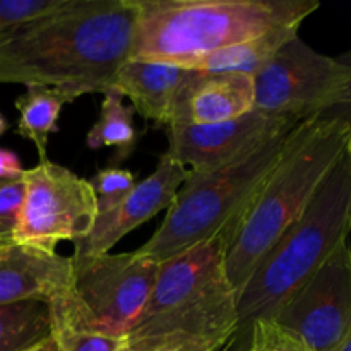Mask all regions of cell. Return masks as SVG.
Listing matches in <instances>:
<instances>
[{"label":"cell","instance_id":"obj_1","mask_svg":"<svg viewBox=\"0 0 351 351\" xmlns=\"http://www.w3.org/2000/svg\"><path fill=\"white\" fill-rule=\"evenodd\" d=\"M136 0H69L0 38V84L48 88L69 103L112 89L132 58Z\"/></svg>","mask_w":351,"mask_h":351},{"label":"cell","instance_id":"obj_2","mask_svg":"<svg viewBox=\"0 0 351 351\" xmlns=\"http://www.w3.org/2000/svg\"><path fill=\"white\" fill-rule=\"evenodd\" d=\"M232 233L223 232L160 263L130 346L191 345L226 350L239 336V297L226 273Z\"/></svg>","mask_w":351,"mask_h":351},{"label":"cell","instance_id":"obj_3","mask_svg":"<svg viewBox=\"0 0 351 351\" xmlns=\"http://www.w3.org/2000/svg\"><path fill=\"white\" fill-rule=\"evenodd\" d=\"M348 147L351 129L338 120L314 117L288 134L283 154L243 213L226 252V273L237 297Z\"/></svg>","mask_w":351,"mask_h":351},{"label":"cell","instance_id":"obj_4","mask_svg":"<svg viewBox=\"0 0 351 351\" xmlns=\"http://www.w3.org/2000/svg\"><path fill=\"white\" fill-rule=\"evenodd\" d=\"M132 58L192 67L281 26H302L317 0H136Z\"/></svg>","mask_w":351,"mask_h":351},{"label":"cell","instance_id":"obj_5","mask_svg":"<svg viewBox=\"0 0 351 351\" xmlns=\"http://www.w3.org/2000/svg\"><path fill=\"white\" fill-rule=\"evenodd\" d=\"M351 147L326 177L300 218L276 240L239 295V335L273 322L302 285L348 239Z\"/></svg>","mask_w":351,"mask_h":351},{"label":"cell","instance_id":"obj_6","mask_svg":"<svg viewBox=\"0 0 351 351\" xmlns=\"http://www.w3.org/2000/svg\"><path fill=\"white\" fill-rule=\"evenodd\" d=\"M288 134L223 167L191 170L161 225L136 252L163 263L223 232L233 237L243 213L283 154Z\"/></svg>","mask_w":351,"mask_h":351},{"label":"cell","instance_id":"obj_7","mask_svg":"<svg viewBox=\"0 0 351 351\" xmlns=\"http://www.w3.org/2000/svg\"><path fill=\"white\" fill-rule=\"evenodd\" d=\"M158 269L160 263L136 250L72 257L71 288L48 304L50 314L72 328L125 341L146 308Z\"/></svg>","mask_w":351,"mask_h":351},{"label":"cell","instance_id":"obj_8","mask_svg":"<svg viewBox=\"0 0 351 351\" xmlns=\"http://www.w3.org/2000/svg\"><path fill=\"white\" fill-rule=\"evenodd\" d=\"M24 199L14 242L55 252L60 242H79L98 218L91 182L50 160L24 170Z\"/></svg>","mask_w":351,"mask_h":351},{"label":"cell","instance_id":"obj_9","mask_svg":"<svg viewBox=\"0 0 351 351\" xmlns=\"http://www.w3.org/2000/svg\"><path fill=\"white\" fill-rule=\"evenodd\" d=\"M345 79L336 58L295 36L254 75L256 110L300 123L332 108L341 98Z\"/></svg>","mask_w":351,"mask_h":351},{"label":"cell","instance_id":"obj_10","mask_svg":"<svg viewBox=\"0 0 351 351\" xmlns=\"http://www.w3.org/2000/svg\"><path fill=\"white\" fill-rule=\"evenodd\" d=\"M308 351H336L351 328V247L343 240L273 321Z\"/></svg>","mask_w":351,"mask_h":351},{"label":"cell","instance_id":"obj_11","mask_svg":"<svg viewBox=\"0 0 351 351\" xmlns=\"http://www.w3.org/2000/svg\"><path fill=\"white\" fill-rule=\"evenodd\" d=\"M297 125L295 120L256 108L223 123L171 125L165 129L167 154L192 171L213 170L254 153L276 137L291 132Z\"/></svg>","mask_w":351,"mask_h":351},{"label":"cell","instance_id":"obj_12","mask_svg":"<svg viewBox=\"0 0 351 351\" xmlns=\"http://www.w3.org/2000/svg\"><path fill=\"white\" fill-rule=\"evenodd\" d=\"M191 170L167 153L161 154L153 173L137 182L130 194L113 211L96 218L91 233L74 243L72 257L108 254L123 237L171 206Z\"/></svg>","mask_w":351,"mask_h":351},{"label":"cell","instance_id":"obj_13","mask_svg":"<svg viewBox=\"0 0 351 351\" xmlns=\"http://www.w3.org/2000/svg\"><path fill=\"white\" fill-rule=\"evenodd\" d=\"M199 71L168 62L130 58L117 72L112 91L132 101L134 112L158 127H171Z\"/></svg>","mask_w":351,"mask_h":351},{"label":"cell","instance_id":"obj_14","mask_svg":"<svg viewBox=\"0 0 351 351\" xmlns=\"http://www.w3.org/2000/svg\"><path fill=\"white\" fill-rule=\"evenodd\" d=\"M72 257L21 243H0V307L21 302H50L67 293Z\"/></svg>","mask_w":351,"mask_h":351},{"label":"cell","instance_id":"obj_15","mask_svg":"<svg viewBox=\"0 0 351 351\" xmlns=\"http://www.w3.org/2000/svg\"><path fill=\"white\" fill-rule=\"evenodd\" d=\"M256 108L254 77L245 74H204L189 86L173 125H213L239 119Z\"/></svg>","mask_w":351,"mask_h":351},{"label":"cell","instance_id":"obj_16","mask_svg":"<svg viewBox=\"0 0 351 351\" xmlns=\"http://www.w3.org/2000/svg\"><path fill=\"white\" fill-rule=\"evenodd\" d=\"M300 26H281L256 38L221 48L201 58L191 69L204 74H245L256 75L285 45L298 36Z\"/></svg>","mask_w":351,"mask_h":351},{"label":"cell","instance_id":"obj_17","mask_svg":"<svg viewBox=\"0 0 351 351\" xmlns=\"http://www.w3.org/2000/svg\"><path fill=\"white\" fill-rule=\"evenodd\" d=\"M65 103L69 101L58 91L38 86L26 88L16 99V108L19 112L17 132L34 144L40 161L48 160V137L58 130V117Z\"/></svg>","mask_w":351,"mask_h":351},{"label":"cell","instance_id":"obj_18","mask_svg":"<svg viewBox=\"0 0 351 351\" xmlns=\"http://www.w3.org/2000/svg\"><path fill=\"white\" fill-rule=\"evenodd\" d=\"M137 134L134 125V108L123 103V98L115 91L103 95L99 117L86 134V144L89 149L115 147L117 161H123L136 149Z\"/></svg>","mask_w":351,"mask_h":351},{"label":"cell","instance_id":"obj_19","mask_svg":"<svg viewBox=\"0 0 351 351\" xmlns=\"http://www.w3.org/2000/svg\"><path fill=\"white\" fill-rule=\"evenodd\" d=\"M50 335L48 304L21 302L0 307V351H27Z\"/></svg>","mask_w":351,"mask_h":351},{"label":"cell","instance_id":"obj_20","mask_svg":"<svg viewBox=\"0 0 351 351\" xmlns=\"http://www.w3.org/2000/svg\"><path fill=\"white\" fill-rule=\"evenodd\" d=\"M50 319L51 338L57 343L58 351H120L125 345L123 339L72 328L64 319L53 314H50Z\"/></svg>","mask_w":351,"mask_h":351},{"label":"cell","instance_id":"obj_21","mask_svg":"<svg viewBox=\"0 0 351 351\" xmlns=\"http://www.w3.org/2000/svg\"><path fill=\"white\" fill-rule=\"evenodd\" d=\"M98 216L113 211L136 187V177L123 168H103L91 178Z\"/></svg>","mask_w":351,"mask_h":351},{"label":"cell","instance_id":"obj_22","mask_svg":"<svg viewBox=\"0 0 351 351\" xmlns=\"http://www.w3.org/2000/svg\"><path fill=\"white\" fill-rule=\"evenodd\" d=\"M69 0H0V38L23 24L62 9Z\"/></svg>","mask_w":351,"mask_h":351},{"label":"cell","instance_id":"obj_23","mask_svg":"<svg viewBox=\"0 0 351 351\" xmlns=\"http://www.w3.org/2000/svg\"><path fill=\"white\" fill-rule=\"evenodd\" d=\"M24 199L23 177L0 182V243L14 242Z\"/></svg>","mask_w":351,"mask_h":351},{"label":"cell","instance_id":"obj_24","mask_svg":"<svg viewBox=\"0 0 351 351\" xmlns=\"http://www.w3.org/2000/svg\"><path fill=\"white\" fill-rule=\"evenodd\" d=\"M250 345L254 351H308L297 339L285 335L273 322H259L250 331Z\"/></svg>","mask_w":351,"mask_h":351},{"label":"cell","instance_id":"obj_25","mask_svg":"<svg viewBox=\"0 0 351 351\" xmlns=\"http://www.w3.org/2000/svg\"><path fill=\"white\" fill-rule=\"evenodd\" d=\"M336 60L345 69V89H343V95L339 98V101L332 108H329L328 112L319 115V119L338 120V122L345 123V125H348L351 129V48L348 51H345V53L339 55V57H336Z\"/></svg>","mask_w":351,"mask_h":351},{"label":"cell","instance_id":"obj_26","mask_svg":"<svg viewBox=\"0 0 351 351\" xmlns=\"http://www.w3.org/2000/svg\"><path fill=\"white\" fill-rule=\"evenodd\" d=\"M24 173V168L21 165L19 158L14 151L0 147V182L16 180Z\"/></svg>","mask_w":351,"mask_h":351},{"label":"cell","instance_id":"obj_27","mask_svg":"<svg viewBox=\"0 0 351 351\" xmlns=\"http://www.w3.org/2000/svg\"><path fill=\"white\" fill-rule=\"evenodd\" d=\"M120 351H225L215 346H191V345H156V346H130L123 345Z\"/></svg>","mask_w":351,"mask_h":351},{"label":"cell","instance_id":"obj_28","mask_svg":"<svg viewBox=\"0 0 351 351\" xmlns=\"http://www.w3.org/2000/svg\"><path fill=\"white\" fill-rule=\"evenodd\" d=\"M27 351H58V348H57V343H55V339L51 338L50 335L47 339H43V341L38 343L36 346H33V348Z\"/></svg>","mask_w":351,"mask_h":351},{"label":"cell","instance_id":"obj_29","mask_svg":"<svg viewBox=\"0 0 351 351\" xmlns=\"http://www.w3.org/2000/svg\"><path fill=\"white\" fill-rule=\"evenodd\" d=\"M336 351H351V328H350L348 335H346V338L343 339V343L338 346V348H336Z\"/></svg>","mask_w":351,"mask_h":351},{"label":"cell","instance_id":"obj_30","mask_svg":"<svg viewBox=\"0 0 351 351\" xmlns=\"http://www.w3.org/2000/svg\"><path fill=\"white\" fill-rule=\"evenodd\" d=\"M7 127H9V123H7V119L2 115V113H0V136H2V134L5 132Z\"/></svg>","mask_w":351,"mask_h":351},{"label":"cell","instance_id":"obj_31","mask_svg":"<svg viewBox=\"0 0 351 351\" xmlns=\"http://www.w3.org/2000/svg\"><path fill=\"white\" fill-rule=\"evenodd\" d=\"M247 351H254L252 348H250V346H249V348H247Z\"/></svg>","mask_w":351,"mask_h":351},{"label":"cell","instance_id":"obj_32","mask_svg":"<svg viewBox=\"0 0 351 351\" xmlns=\"http://www.w3.org/2000/svg\"><path fill=\"white\" fill-rule=\"evenodd\" d=\"M350 233H351V223H350Z\"/></svg>","mask_w":351,"mask_h":351},{"label":"cell","instance_id":"obj_33","mask_svg":"<svg viewBox=\"0 0 351 351\" xmlns=\"http://www.w3.org/2000/svg\"><path fill=\"white\" fill-rule=\"evenodd\" d=\"M250 348H252V346H250ZM252 350H254V348H252Z\"/></svg>","mask_w":351,"mask_h":351}]
</instances>
